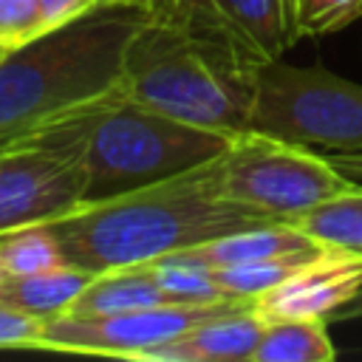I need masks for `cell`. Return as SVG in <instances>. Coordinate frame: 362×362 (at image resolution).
Here are the masks:
<instances>
[{
	"label": "cell",
	"mask_w": 362,
	"mask_h": 362,
	"mask_svg": "<svg viewBox=\"0 0 362 362\" xmlns=\"http://www.w3.org/2000/svg\"><path fill=\"white\" fill-rule=\"evenodd\" d=\"M334 320H362V288H359V294L354 297V300H348L337 314H334Z\"/></svg>",
	"instance_id": "obj_25"
},
{
	"label": "cell",
	"mask_w": 362,
	"mask_h": 362,
	"mask_svg": "<svg viewBox=\"0 0 362 362\" xmlns=\"http://www.w3.org/2000/svg\"><path fill=\"white\" fill-rule=\"evenodd\" d=\"M218 178L232 201L277 221H294L351 187L328 153L320 156L314 147L260 130L229 141L218 156Z\"/></svg>",
	"instance_id": "obj_6"
},
{
	"label": "cell",
	"mask_w": 362,
	"mask_h": 362,
	"mask_svg": "<svg viewBox=\"0 0 362 362\" xmlns=\"http://www.w3.org/2000/svg\"><path fill=\"white\" fill-rule=\"evenodd\" d=\"M0 263L8 274H37L68 260L48 223H31L0 235Z\"/></svg>",
	"instance_id": "obj_18"
},
{
	"label": "cell",
	"mask_w": 362,
	"mask_h": 362,
	"mask_svg": "<svg viewBox=\"0 0 362 362\" xmlns=\"http://www.w3.org/2000/svg\"><path fill=\"white\" fill-rule=\"evenodd\" d=\"M266 322L257 317L255 305L246 311H235L226 317L206 320L187 334L150 348L141 359L150 362H240L249 359L263 337Z\"/></svg>",
	"instance_id": "obj_10"
},
{
	"label": "cell",
	"mask_w": 362,
	"mask_h": 362,
	"mask_svg": "<svg viewBox=\"0 0 362 362\" xmlns=\"http://www.w3.org/2000/svg\"><path fill=\"white\" fill-rule=\"evenodd\" d=\"M42 28L40 0H0V48H17Z\"/></svg>",
	"instance_id": "obj_20"
},
{
	"label": "cell",
	"mask_w": 362,
	"mask_h": 362,
	"mask_svg": "<svg viewBox=\"0 0 362 362\" xmlns=\"http://www.w3.org/2000/svg\"><path fill=\"white\" fill-rule=\"evenodd\" d=\"M277 11H280V25H283V40L286 48H291L294 42L303 40V0H277Z\"/></svg>",
	"instance_id": "obj_23"
},
{
	"label": "cell",
	"mask_w": 362,
	"mask_h": 362,
	"mask_svg": "<svg viewBox=\"0 0 362 362\" xmlns=\"http://www.w3.org/2000/svg\"><path fill=\"white\" fill-rule=\"evenodd\" d=\"M362 17V0H303V37L339 31Z\"/></svg>",
	"instance_id": "obj_19"
},
{
	"label": "cell",
	"mask_w": 362,
	"mask_h": 362,
	"mask_svg": "<svg viewBox=\"0 0 362 362\" xmlns=\"http://www.w3.org/2000/svg\"><path fill=\"white\" fill-rule=\"evenodd\" d=\"M257 71L147 8L127 48L124 93L173 119L226 136L249 130Z\"/></svg>",
	"instance_id": "obj_4"
},
{
	"label": "cell",
	"mask_w": 362,
	"mask_h": 362,
	"mask_svg": "<svg viewBox=\"0 0 362 362\" xmlns=\"http://www.w3.org/2000/svg\"><path fill=\"white\" fill-rule=\"evenodd\" d=\"M337 348L328 337V320L297 317L266 322L252 362H331Z\"/></svg>",
	"instance_id": "obj_14"
},
{
	"label": "cell",
	"mask_w": 362,
	"mask_h": 362,
	"mask_svg": "<svg viewBox=\"0 0 362 362\" xmlns=\"http://www.w3.org/2000/svg\"><path fill=\"white\" fill-rule=\"evenodd\" d=\"M212 3L246 37V42L255 48L263 65L280 59L283 51H288L283 40L277 0H212Z\"/></svg>",
	"instance_id": "obj_17"
},
{
	"label": "cell",
	"mask_w": 362,
	"mask_h": 362,
	"mask_svg": "<svg viewBox=\"0 0 362 362\" xmlns=\"http://www.w3.org/2000/svg\"><path fill=\"white\" fill-rule=\"evenodd\" d=\"M82 192L85 170L76 150L40 136L0 147V235L71 212Z\"/></svg>",
	"instance_id": "obj_8"
},
{
	"label": "cell",
	"mask_w": 362,
	"mask_h": 362,
	"mask_svg": "<svg viewBox=\"0 0 362 362\" xmlns=\"http://www.w3.org/2000/svg\"><path fill=\"white\" fill-rule=\"evenodd\" d=\"M266 223L280 221L232 201L221 189L218 158H212L195 170L113 198L82 201L48 221V229L68 263L99 274Z\"/></svg>",
	"instance_id": "obj_1"
},
{
	"label": "cell",
	"mask_w": 362,
	"mask_h": 362,
	"mask_svg": "<svg viewBox=\"0 0 362 362\" xmlns=\"http://www.w3.org/2000/svg\"><path fill=\"white\" fill-rule=\"evenodd\" d=\"M164 303H175L173 294L164 288V283L158 280L150 263H139V266L93 274L65 314L105 317V314H122V311H136V308H150Z\"/></svg>",
	"instance_id": "obj_12"
},
{
	"label": "cell",
	"mask_w": 362,
	"mask_h": 362,
	"mask_svg": "<svg viewBox=\"0 0 362 362\" xmlns=\"http://www.w3.org/2000/svg\"><path fill=\"white\" fill-rule=\"evenodd\" d=\"M99 0H40V11H42V28H54L62 25L79 14H85L88 8H93Z\"/></svg>",
	"instance_id": "obj_22"
},
{
	"label": "cell",
	"mask_w": 362,
	"mask_h": 362,
	"mask_svg": "<svg viewBox=\"0 0 362 362\" xmlns=\"http://www.w3.org/2000/svg\"><path fill=\"white\" fill-rule=\"evenodd\" d=\"M311 246H322V243H317L297 223L280 221V223H266V226H255V229H240V232L215 238L209 243L173 252L170 257H178L184 263L215 272V269L240 266V263H252V260H263V257H274V255H286V252H297V249H311Z\"/></svg>",
	"instance_id": "obj_11"
},
{
	"label": "cell",
	"mask_w": 362,
	"mask_h": 362,
	"mask_svg": "<svg viewBox=\"0 0 362 362\" xmlns=\"http://www.w3.org/2000/svg\"><path fill=\"white\" fill-rule=\"evenodd\" d=\"M328 158L348 181L362 184V153H328Z\"/></svg>",
	"instance_id": "obj_24"
},
{
	"label": "cell",
	"mask_w": 362,
	"mask_h": 362,
	"mask_svg": "<svg viewBox=\"0 0 362 362\" xmlns=\"http://www.w3.org/2000/svg\"><path fill=\"white\" fill-rule=\"evenodd\" d=\"M147 20L144 0H99L0 57V147L124 88L127 48Z\"/></svg>",
	"instance_id": "obj_2"
},
{
	"label": "cell",
	"mask_w": 362,
	"mask_h": 362,
	"mask_svg": "<svg viewBox=\"0 0 362 362\" xmlns=\"http://www.w3.org/2000/svg\"><path fill=\"white\" fill-rule=\"evenodd\" d=\"M291 223H297L325 249L362 257V184L351 181L348 189L303 212Z\"/></svg>",
	"instance_id": "obj_15"
},
{
	"label": "cell",
	"mask_w": 362,
	"mask_h": 362,
	"mask_svg": "<svg viewBox=\"0 0 362 362\" xmlns=\"http://www.w3.org/2000/svg\"><path fill=\"white\" fill-rule=\"evenodd\" d=\"M249 130L328 153H362V85L274 59L257 71Z\"/></svg>",
	"instance_id": "obj_5"
},
{
	"label": "cell",
	"mask_w": 362,
	"mask_h": 362,
	"mask_svg": "<svg viewBox=\"0 0 362 362\" xmlns=\"http://www.w3.org/2000/svg\"><path fill=\"white\" fill-rule=\"evenodd\" d=\"M34 136L76 150L82 201L113 198L218 158L235 136L158 113L122 90L74 110Z\"/></svg>",
	"instance_id": "obj_3"
},
{
	"label": "cell",
	"mask_w": 362,
	"mask_h": 362,
	"mask_svg": "<svg viewBox=\"0 0 362 362\" xmlns=\"http://www.w3.org/2000/svg\"><path fill=\"white\" fill-rule=\"evenodd\" d=\"M90 277L93 272L74 263H62L57 269L37 272V274H8L0 283V303L25 314L51 320L71 308V303L82 294Z\"/></svg>",
	"instance_id": "obj_13"
},
{
	"label": "cell",
	"mask_w": 362,
	"mask_h": 362,
	"mask_svg": "<svg viewBox=\"0 0 362 362\" xmlns=\"http://www.w3.org/2000/svg\"><path fill=\"white\" fill-rule=\"evenodd\" d=\"M252 305L255 300L229 297V300H215V303H164V305L105 314V317L59 314V317L45 320L40 348L65 351V354L141 359V354H147L150 348H158L206 320L246 311Z\"/></svg>",
	"instance_id": "obj_7"
},
{
	"label": "cell",
	"mask_w": 362,
	"mask_h": 362,
	"mask_svg": "<svg viewBox=\"0 0 362 362\" xmlns=\"http://www.w3.org/2000/svg\"><path fill=\"white\" fill-rule=\"evenodd\" d=\"M322 249L325 246L297 249V252H286V255H274V257H263V260H252V263H240V266L215 269L212 274L226 297L255 300V297L277 288L283 280H288L294 272H300L308 260H314Z\"/></svg>",
	"instance_id": "obj_16"
},
{
	"label": "cell",
	"mask_w": 362,
	"mask_h": 362,
	"mask_svg": "<svg viewBox=\"0 0 362 362\" xmlns=\"http://www.w3.org/2000/svg\"><path fill=\"white\" fill-rule=\"evenodd\" d=\"M362 288V257L322 249L300 272L277 288L255 297V311L263 322L322 317L331 320Z\"/></svg>",
	"instance_id": "obj_9"
},
{
	"label": "cell",
	"mask_w": 362,
	"mask_h": 362,
	"mask_svg": "<svg viewBox=\"0 0 362 362\" xmlns=\"http://www.w3.org/2000/svg\"><path fill=\"white\" fill-rule=\"evenodd\" d=\"M3 54H6V48H0V57H3Z\"/></svg>",
	"instance_id": "obj_27"
},
{
	"label": "cell",
	"mask_w": 362,
	"mask_h": 362,
	"mask_svg": "<svg viewBox=\"0 0 362 362\" xmlns=\"http://www.w3.org/2000/svg\"><path fill=\"white\" fill-rule=\"evenodd\" d=\"M6 277H8V272H6V269H3V263H0V283H3Z\"/></svg>",
	"instance_id": "obj_26"
},
{
	"label": "cell",
	"mask_w": 362,
	"mask_h": 362,
	"mask_svg": "<svg viewBox=\"0 0 362 362\" xmlns=\"http://www.w3.org/2000/svg\"><path fill=\"white\" fill-rule=\"evenodd\" d=\"M42 325V317L0 303V348H40Z\"/></svg>",
	"instance_id": "obj_21"
}]
</instances>
